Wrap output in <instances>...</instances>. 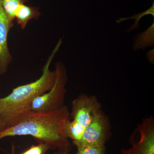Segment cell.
I'll return each mask as SVG.
<instances>
[{"instance_id": "cell-12", "label": "cell", "mask_w": 154, "mask_h": 154, "mask_svg": "<svg viewBox=\"0 0 154 154\" xmlns=\"http://www.w3.org/2000/svg\"><path fill=\"white\" fill-rule=\"evenodd\" d=\"M149 14L152 15L153 17H154V2L153 3L152 7L148 9L147 11L142 12V13H141L140 14L135 15L132 17H127V18H119L118 20H116V22L117 24H120L121 22H123V21L128 20V19H134L135 21L134 24L131 27H130L128 29H127L125 30L126 32L129 33L134 29H138L139 28V22L141 18H142L143 17L146 16V15H149Z\"/></svg>"}, {"instance_id": "cell-1", "label": "cell", "mask_w": 154, "mask_h": 154, "mask_svg": "<svg viewBox=\"0 0 154 154\" xmlns=\"http://www.w3.org/2000/svg\"><path fill=\"white\" fill-rule=\"evenodd\" d=\"M69 117L68 107L51 112L28 111L13 126L0 131V140L9 137L29 135L38 143L46 144L50 149L70 152L71 145L65 134V125Z\"/></svg>"}, {"instance_id": "cell-16", "label": "cell", "mask_w": 154, "mask_h": 154, "mask_svg": "<svg viewBox=\"0 0 154 154\" xmlns=\"http://www.w3.org/2000/svg\"><path fill=\"white\" fill-rule=\"evenodd\" d=\"M69 152L66 151L58 149L57 151L54 152V154H69Z\"/></svg>"}, {"instance_id": "cell-5", "label": "cell", "mask_w": 154, "mask_h": 154, "mask_svg": "<svg viewBox=\"0 0 154 154\" xmlns=\"http://www.w3.org/2000/svg\"><path fill=\"white\" fill-rule=\"evenodd\" d=\"M101 104L95 96L82 94L72 102L69 116L86 128L100 110Z\"/></svg>"}, {"instance_id": "cell-17", "label": "cell", "mask_w": 154, "mask_h": 154, "mask_svg": "<svg viewBox=\"0 0 154 154\" xmlns=\"http://www.w3.org/2000/svg\"><path fill=\"white\" fill-rule=\"evenodd\" d=\"M0 89H1V87H0Z\"/></svg>"}, {"instance_id": "cell-15", "label": "cell", "mask_w": 154, "mask_h": 154, "mask_svg": "<svg viewBox=\"0 0 154 154\" xmlns=\"http://www.w3.org/2000/svg\"><path fill=\"white\" fill-rule=\"evenodd\" d=\"M146 57L150 62L154 64V49L147 53Z\"/></svg>"}, {"instance_id": "cell-9", "label": "cell", "mask_w": 154, "mask_h": 154, "mask_svg": "<svg viewBox=\"0 0 154 154\" xmlns=\"http://www.w3.org/2000/svg\"><path fill=\"white\" fill-rule=\"evenodd\" d=\"M154 23L143 33H138L133 38V49H143L153 46L154 44Z\"/></svg>"}, {"instance_id": "cell-10", "label": "cell", "mask_w": 154, "mask_h": 154, "mask_svg": "<svg viewBox=\"0 0 154 154\" xmlns=\"http://www.w3.org/2000/svg\"><path fill=\"white\" fill-rule=\"evenodd\" d=\"M85 128L75 120L68 119L65 125V134L67 138L73 142L79 141L82 139Z\"/></svg>"}, {"instance_id": "cell-8", "label": "cell", "mask_w": 154, "mask_h": 154, "mask_svg": "<svg viewBox=\"0 0 154 154\" xmlns=\"http://www.w3.org/2000/svg\"><path fill=\"white\" fill-rule=\"evenodd\" d=\"M41 15L39 9L37 7L21 5L15 13V18L17 24L22 30H24L28 22L32 19H38Z\"/></svg>"}, {"instance_id": "cell-4", "label": "cell", "mask_w": 154, "mask_h": 154, "mask_svg": "<svg viewBox=\"0 0 154 154\" xmlns=\"http://www.w3.org/2000/svg\"><path fill=\"white\" fill-rule=\"evenodd\" d=\"M110 124L108 118L102 110L93 119L85 129L82 139L73 144L93 146H105L109 137Z\"/></svg>"}, {"instance_id": "cell-13", "label": "cell", "mask_w": 154, "mask_h": 154, "mask_svg": "<svg viewBox=\"0 0 154 154\" xmlns=\"http://www.w3.org/2000/svg\"><path fill=\"white\" fill-rule=\"evenodd\" d=\"M77 151L75 154H105V146H93L76 145Z\"/></svg>"}, {"instance_id": "cell-2", "label": "cell", "mask_w": 154, "mask_h": 154, "mask_svg": "<svg viewBox=\"0 0 154 154\" xmlns=\"http://www.w3.org/2000/svg\"><path fill=\"white\" fill-rule=\"evenodd\" d=\"M62 43L59 40L42 69L41 76L32 82L14 88L8 96L0 98V131L13 126L30 110L33 100L50 90L55 79V70L51 64Z\"/></svg>"}, {"instance_id": "cell-14", "label": "cell", "mask_w": 154, "mask_h": 154, "mask_svg": "<svg viewBox=\"0 0 154 154\" xmlns=\"http://www.w3.org/2000/svg\"><path fill=\"white\" fill-rule=\"evenodd\" d=\"M49 149V146L46 144L38 143V144L31 146L28 149L19 154H45ZM11 154H15L14 146H12Z\"/></svg>"}, {"instance_id": "cell-7", "label": "cell", "mask_w": 154, "mask_h": 154, "mask_svg": "<svg viewBox=\"0 0 154 154\" xmlns=\"http://www.w3.org/2000/svg\"><path fill=\"white\" fill-rule=\"evenodd\" d=\"M14 25V22L8 19L0 2V75L7 72L13 60L8 44V36Z\"/></svg>"}, {"instance_id": "cell-6", "label": "cell", "mask_w": 154, "mask_h": 154, "mask_svg": "<svg viewBox=\"0 0 154 154\" xmlns=\"http://www.w3.org/2000/svg\"><path fill=\"white\" fill-rule=\"evenodd\" d=\"M138 140H131V146L122 149L121 154H154V119L152 116L144 119L136 129Z\"/></svg>"}, {"instance_id": "cell-11", "label": "cell", "mask_w": 154, "mask_h": 154, "mask_svg": "<svg viewBox=\"0 0 154 154\" xmlns=\"http://www.w3.org/2000/svg\"><path fill=\"white\" fill-rule=\"evenodd\" d=\"M28 0H0L1 5L9 21L14 22L17 9L19 6L25 4Z\"/></svg>"}, {"instance_id": "cell-3", "label": "cell", "mask_w": 154, "mask_h": 154, "mask_svg": "<svg viewBox=\"0 0 154 154\" xmlns=\"http://www.w3.org/2000/svg\"><path fill=\"white\" fill-rule=\"evenodd\" d=\"M56 76L52 88L34 99L30 110L35 112H51L63 106L68 81L66 69L63 64L58 61L55 64Z\"/></svg>"}]
</instances>
